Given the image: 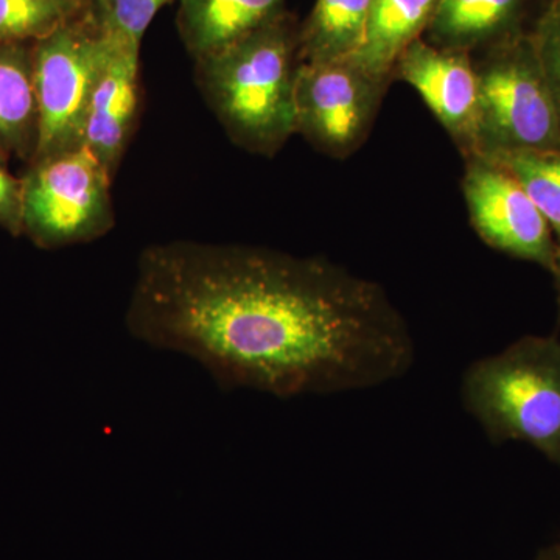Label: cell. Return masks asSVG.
Returning <instances> with one entry per match:
<instances>
[{
  "label": "cell",
  "instance_id": "obj_24",
  "mask_svg": "<svg viewBox=\"0 0 560 560\" xmlns=\"http://www.w3.org/2000/svg\"><path fill=\"white\" fill-rule=\"evenodd\" d=\"M94 2H97V0H94Z\"/></svg>",
  "mask_w": 560,
  "mask_h": 560
},
{
  "label": "cell",
  "instance_id": "obj_18",
  "mask_svg": "<svg viewBox=\"0 0 560 560\" xmlns=\"http://www.w3.org/2000/svg\"><path fill=\"white\" fill-rule=\"evenodd\" d=\"M172 2L179 0H97L95 10L110 36L140 46L156 14Z\"/></svg>",
  "mask_w": 560,
  "mask_h": 560
},
{
  "label": "cell",
  "instance_id": "obj_2",
  "mask_svg": "<svg viewBox=\"0 0 560 560\" xmlns=\"http://www.w3.org/2000/svg\"><path fill=\"white\" fill-rule=\"evenodd\" d=\"M300 32L285 13L226 49L195 61L202 97L232 143L272 158L294 132Z\"/></svg>",
  "mask_w": 560,
  "mask_h": 560
},
{
  "label": "cell",
  "instance_id": "obj_12",
  "mask_svg": "<svg viewBox=\"0 0 560 560\" xmlns=\"http://www.w3.org/2000/svg\"><path fill=\"white\" fill-rule=\"evenodd\" d=\"M529 0H440L431 18L430 44L444 49H489L522 35Z\"/></svg>",
  "mask_w": 560,
  "mask_h": 560
},
{
  "label": "cell",
  "instance_id": "obj_11",
  "mask_svg": "<svg viewBox=\"0 0 560 560\" xmlns=\"http://www.w3.org/2000/svg\"><path fill=\"white\" fill-rule=\"evenodd\" d=\"M285 0H179L176 27L195 61L226 49L283 13Z\"/></svg>",
  "mask_w": 560,
  "mask_h": 560
},
{
  "label": "cell",
  "instance_id": "obj_17",
  "mask_svg": "<svg viewBox=\"0 0 560 560\" xmlns=\"http://www.w3.org/2000/svg\"><path fill=\"white\" fill-rule=\"evenodd\" d=\"M490 160L499 162L517 178L550 224L559 246L560 275V151H515L490 156Z\"/></svg>",
  "mask_w": 560,
  "mask_h": 560
},
{
  "label": "cell",
  "instance_id": "obj_4",
  "mask_svg": "<svg viewBox=\"0 0 560 560\" xmlns=\"http://www.w3.org/2000/svg\"><path fill=\"white\" fill-rule=\"evenodd\" d=\"M478 79L477 151H560V119L530 33L486 49Z\"/></svg>",
  "mask_w": 560,
  "mask_h": 560
},
{
  "label": "cell",
  "instance_id": "obj_19",
  "mask_svg": "<svg viewBox=\"0 0 560 560\" xmlns=\"http://www.w3.org/2000/svg\"><path fill=\"white\" fill-rule=\"evenodd\" d=\"M530 36L560 119V0H551Z\"/></svg>",
  "mask_w": 560,
  "mask_h": 560
},
{
  "label": "cell",
  "instance_id": "obj_1",
  "mask_svg": "<svg viewBox=\"0 0 560 560\" xmlns=\"http://www.w3.org/2000/svg\"><path fill=\"white\" fill-rule=\"evenodd\" d=\"M125 324L201 364L221 389L279 399L397 381L415 363L388 293L323 257L176 241L140 253Z\"/></svg>",
  "mask_w": 560,
  "mask_h": 560
},
{
  "label": "cell",
  "instance_id": "obj_16",
  "mask_svg": "<svg viewBox=\"0 0 560 560\" xmlns=\"http://www.w3.org/2000/svg\"><path fill=\"white\" fill-rule=\"evenodd\" d=\"M95 9L84 0H0V44H33Z\"/></svg>",
  "mask_w": 560,
  "mask_h": 560
},
{
  "label": "cell",
  "instance_id": "obj_21",
  "mask_svg": "<svg viewBox=\"0 0 560 560\" xmlns=\"http://www.w3.org/2000/svg\"><path fill=\"white\" fill-rule=\"evenodd\" d=\"M534 560H560V544L551 545L539 551Z\"/></svg>",
  "mask_w": 560,
  "mask_h": 560
},
{
  "label": "cell",
  "instance_id": "obj_22",
  "mask_svg": "<svg viewBox=\"0 0 560 560\" xmlns=\"http://www.w3.org/2000/svg\"><path fill=\"white\" fill-rule=\"evenodd\" d=\"M556 280H558V287H559V327H560V275H559V278Z\"/></svg>",
  "mask_w": 560,
  "mask_h": 560
},
{
  "label": "cell",
  "instance_id": "obj_9",
  "mask_svg": "<svg viewBox=\"0 0 560 560\" xmlns=\"http://www.w3.org/2000/svg\"><path fill=\"white\" fill-rule=\"evenodd\" d=\"M418 92L463 158L477 151L478 79L470 51L444 49L422 38L411 43L393 70Z\"/></svg>",
  "mask_w": 560,
  "mask_h": 560
},
{
  "label": "cell",
  "instance_id": "obj_13",
  "mask_svg": "<svg viewBox=\"0 0 560 560\" xmlns=\"http://www.w3.org/2000/svg\"><path fill=\"white\" fill-rule=\"evenodd\" d=\"M38 143L33 44H0V156L31 164Z\"/></svg>",
  "mask_w": 560,
  "mask_h": 560
},
{
  "label": "cell",
  "instance_id": "obj_25",
  "mask_svg": "<svg viewBox=\"0 0 560 560\" xmlns=\"http://www.w3.org/2000/svg\"><path fill=\"white\" fill-rule=\"evenodd\" d=\"M559 544H560V540H559Z\"/></svg>",
  "mask_w": 560,
  "mask_h": 560
},
{
  "label": "cell",
  "instance_id": "obj_10",
  "mask_svg": "<svg viewBox=\"0 0 560 560\" xmlns=\"http://www.w3.org/2000/svg\"><path fill=\"white\" fill-rule=\"evenodd\" d=\"M114 40L88 114L84 143L114 176L130 142L140 103V46Z\"/></svg>",
  "mask_w": 560,
  "mask_h": 560
},
{
  "label": "cell",
  "instance_id": "obj_23",
  "mask_svg": "<svg viewBox=\"0 0 560 560\" xmlns=\"http://www.w3.org/2000/svg\"><path fill=\"white\" fill-rule=\"evenodd\" d=\"M84 2H90V3H94V5H95V2H94V0H84Z\"/></svg>",
  "mask_w": 560,
  "mask_h": 560
},
{
  "label": "cell",
  "instance_id": "obj_20",
  "mask_svg": "<svg viewBox=\"0 0 560 560\" xmlns=\"http://www.w3.org/2000/svg\"><path fill=\"white\" fill-rule=\"evenodd\" d=\"M0 156V228L13 237L24 235V183L11 175Z\"/></svg>",
  "mask_w": 560,
  "mask_h": 560
},
{
  "label": "cell",
  "instance_id": "obj_7",
  "mask_svg": "<svg viewBox=\"0 0 560 560\" xmlns=\"http://www.w3.org/2000/svg\"><path fill=\"white\" fill-rule=\"evenodd\" d=\"M388 88L352 61L301 62L294 132L326 156L346 160L370 138Z\"/></svg>",
  "mask_w": 560,
  "mask_h": 560
},
{
  "label": "cell",
  "instance_id": "obj_3",
  "mask_svg": "<svg viewBox=\"0 0 560 560\" xmlns=\"http://www.w3.org/2000/svg\"><path fill=\"white\" fill-rule=\"evenodd\" d=\"M464 408L493 444L526 442L560 469V340L525 335L474 361L460 381Z\"/></svg>",
  "mask_w": 560,
  "mask_h": 560
},
{
  "label": "cell",
  "instance_id": "obj_5",
  "mask_svg": "<svg viewBox=\"0 0 560 560\" xmlns=\"http://www.w3.org/2000/svg\"><path fill=\"white\" fill-rule=\"evenodd\" d=\"M113 47L95 9L33 43L38 143L32 162L84 145L92 95Z\"/></svg>",
  "mask_w": 560,
  "mask_h": 560
},
{
  "label": "cell",
  "instance_id": "obj_6",
  "mask_svg": "<svg viewBox=\"0 0 560 560\" xmlns=\"http://www.w3.org/2000/svg\"><path fill=\"white\" fill-rule=\"evenodd\" d=\"M110 175L97 154L80 149L28 164L24 183V235L40 249L102 238L116 223Z\"/></svg>",
  "mask_w": 560,
  "mask_h": 560
},
{
  "label": "cell",
  "instance_id": "obj_15",
  "mask_svg": "<svg viewBox=\"0 0 560 560\" xmlns=\"http://www.w3.org/2000/svg\"><path fill=\"white\" fill-rule=\"evenodd\" d=\"M372 0H316L300 31L301 62L349 61L366 36Z\"/></svg>",
  "mask_w": 560,
  "mask_h": 560
},
{
  "label": "cell",
  "instance_id": "obj_8",
  "mask_svg": "<svg viewBox=\"0 0 560 560\" xmlns=\"http://www.w3.org/2000/svg\"><path fill=\"white\" fill-rule=\"evenodd\" d=\"M470 224L490 248L559 275V246L550 224L510 171L490 158H464L460 180Z\"/></svg>",
  "mask_w": 560,
  "mask_h": 560
},
{
  "label": "cell",
  "instance_id": "obj_14",
  "mask_svg": "<svg viewBox=\"0 0 560 560\" xmlns=\"http://www.w3.org/2000/svg\"><path fill=\"white\" fill-rule=\"evenodd\" d=\"M440 0H372L366 36L352 58L382 83H393V70L404 50L427 31Z\"/></svg>",
  "mask_w": 560,
  "mask_h": 560
}]
</instances>
